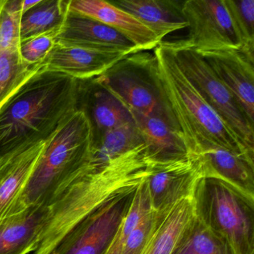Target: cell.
<instances>
[{"mask_svg": "<svg viewBox=\"0 0 254 254\" xmlns=\"http://www.w3.org/2000/svg\"><path fill=\"white\" fill-rule=\"evenodd\" d=\"M199 53L234 96L250 123L254 126V59L240 50Z\"/></svg>", "mask_w": 254, "mask_h": 254, "instance_id": "11", "label": "cell"}, {"mask_svg": "<svg viewBox=\"0 0 254 254\" xmlns=\"http://www.w3.org/2000/svg\"><path fill=\"white\" fill-rule=\"evenodd\" d=\"M203 178L206 176L200 156L156 161L152 173L146 181L153 210L157 212L192 195Z\"/></svg>", "mask_w": 254, "mask_h": 254, "instance_id": "10", "label": "cell"}, {"mask_svg": "<svg viewBox=\"0 0 254 254\" xmlns=\"http://www.w3.org/2000/svg\"><path fill=\"white\" fill-rule=\"evenodd\" d=\"M93 79L128 111L160 116L178 126L163 90L154 53L143 51L126 56Z\"/></svg>", "mask_w": 254, "mask_h": 254, "instance_id": "5", "label": "cell"}, {"mask_svg": "<svg viewBox=\"0 0 254 254\" xmlns=\"http://www.w3.org/2000/svg\"><path fill=\"white\" fill-rule=\"evenodd\" d=\"M206 178L225 183L254 203V163L218 146L204 148L200 154Z\"/></svg>", "mask_w": 254, "mask_h": 254, "instance_id": "18", "label": "cell"}, {"mask_svg": "<svg viewBox=\"0 0 254 254\" xmlns=\"http://www.w3.org/2000/svg\"><path fill=\"white\" fill-rule=\"evenodd\" d=\"M77 111H82L88 119L93 141L133 122L128 109L94 79L78 81Z\"/></svg>", "mask_w": 254, "mask_h": 254, "instance_id": "15", "label": "cell"}, {"mask_svg": "<svg viewBox=\"0 0 254 254\" xmlns=\"http://www.w3.org/2000/svg\"><path fill=\"white\" fill-rule=\"evenodd\" d=\"M155 160L145 143L103 164L90 160L59 186L34 254H50L79 223L116 197L133 192L149 178Z\"/></svg>", "mask_w": 254, "mask_h": 254, "instance_id": "1", "label": "cell"}, {"mask_svg": "<svg viewBox=\"0 0 254 254\" xmlns=\"http://www.w3.org/2000/svg\"><path fill=\"white\" fill-rule=\"evenodd\" d=\"M121 250L122 245L118 242H116L114 239L105 254H121Z\"/></svg>", "mask_w": 254, "mask_h": 254, "instance_id": "31", "label": "cell"}, {"mask_svg": "<svg viewBox=\"0 0 254 254\" xmlns=\"http://www.w3.org/2000/svg\"><path fill=\"white\" fill-rule=\"evenodd\" d=\"M139 20L153 32L159 41L169 34L187 28L180 1L119 0L111 2Z\"/></svg>", "mask_w": 254, "mask_h": 254, "instance_id": "21", "label": "cell"}, {"mask_svg": "<svg viewBox=\"0 0 254 254\" xmlns=\"http://www.w3.org/2000/svg\"><path fill=\"white\" fill-rule=\"evenodd\" d=\"M160 80L189 155L218 146L254 163L250 152L230 131L214 110L180 69L172 50L162 42L154 50Z\"/></svg>", "mask_w": 254, "mask_h": 254, "instance_id": "3", "label": "cell"}, {"mask_svg": "<svg viewBox=\"0 0 254 254\" xmlns=\"http://www.w3.org/2000/svg\"><path fill=\"white\" fill-rule=\"evenodd\" d=\"M68 10L94 19L131 41L141 52H149L161 41L133 16L104 0H69Z\"/></svg>", "mask_w": 254, "mask_h": 254, "instance_id": "16", "label": "cell"}, {"mask_svg": "<svg viewBox=\"0 0 254 254\" xmlns=\"http://www.w3.org/2000/svg\"><path fill=\"white\" fill-rule=\"evenodd\" d=\"M150 156L155 161L183 158L189 155L177 125L164 117L129 111Z\"/></svg>", "mask_w": 254, "mask_h": 254, "instance_id": "19", "label": "cell"}, {"mask_svg": "<svg viewBox=\"0 0 254 254\" xmlns=\"http://www.w3.org/2000/svg\"><path fill=\"white\" fill-rule=\"evenodd\" d=\"M134 191L116 197L74 227L50 254H105L126 215Z\"/></svg>", "mask_w": 254, "mask_h": 254, "instance_id": "9", "label": "cell"}, {"mask_svg": "<svg viewBox=\"0 0 254 254\" xmlns=\"http://www.w3.org/2000/svg\"><path fill=\"white\" fill-rule=\"evenodd\" d=\"M197 214L232 254H254V203L225 183L203 178L195 191Z\"/></svg>", "mask_w": 254, "mask_h": 254, "instance_id": "6", "label": "cell"}, {"mask_svg": "<svg viewBox=\"0 0 254 254\" xmlns=\"http://www.w3.org/2000/svg\"><path fill=\"white\" fill-rule=\"evenodd\" d=\"M55 34H45L21 41L19 47L21 59L29 64H41L56 44Z\"/></svg>", "mask_w": 254, "mask_h": 254, "instance_id": "29", "label": "cell"}, {"mask_svg": "<svg viewBox=\"0 0 254 254\" xmlns=\"http://www.w3.org/2000/svg\"><path fill=\"white\" fill-rule=\"evenodd\" d=\"M56 42L104 51H121L127 54L141 52L131 41L107 25L68 10Z\"/></svg>", "mask_w": 254, "mask_h": 254, "instance_id": "14", "label": "cell"}, {"mask_svg": "<svg viewBox=\"0 0 254 254\" xmlns=\"http://www.w3.org/2000/svg\"><path fill=\"white\" fill-rule=\"evenodd\" d=\"M147 179L139 184L133 193L128 209L122 221L114 239L123 246L125 239L129 233L151 212L149 194L146 184Z\"/></svg>", "mask_w": 254, "mask_h": 254, "instance_id": "27", "label": "cell"}, {"mask_svg": "<svg viewBox=\"0 0 254 254\" xmlns=\"http://www.w3.org/2000/svg\"><path fill=\"white\" fill-rule=\"evenodd\" d=\"M92 150L90 122L82 111H75L46 141L29 181L7 215L47 204L59 185L91 160Z\"/></svg>", "mask_w": 254, "mask_h": 254, "instance_id": "4", "label": "cell"}, {"mask_svg": "<svg viewBox=\"0 0 254 254\" xmlns=\"http://www.w3.org/2000/svg\"><path fill=\"white\" fill-rule=\"evenodd\" d=\"M45 144L29 145L0 162V220L8 215L26 187Z\"/></svg>", "mask_w": 254, "mask_h": 254, "instance_id": "20", "label": "cell"}, {"mask_svg": "<svg viewBox=\"0 0 254 254\" xmlns=\"http://www.w3.org/2000/svg\"><path fill=\"white\" fill-rule=\"evenodd\" d=\"M195 193L154 212V221L139 254H172L197 218Z\"/></svg>", "mask_w": 254, "mask_h": 254, "instance_id": "13", "label": "cell"}, {"mask_svg": "<svg viewBox=\"0 0 254 254\" xmlns=\"http://www.w3.org/2000/svg\"><path fill=\"white\" fill-rule=\"evenodd\" d=\"M182 12L189 29L187 47L198 53L240 50L224 0H188Z\"/></svg>", "mask_w": 254, "mask_h": 254, "instance_id": "8", "label": "cell"}, {"mask_svg": "<svg viewBox=\"0 0 254 254\" xmlns=\"http://www.w3.org/2000/svg\"><path fill=\"white\" fill-rule=\"evenodd\" d=\"M48 213V206L42 203L28 206L0 220V254L35 252Z\"/></svg>", "mask_w": 254, "mask_h": 254, "instance_id": "17", "label": "cell"}, {"mask_svg": "<svg viewBox=\"0 0 254 254\" xmlns=\"http://www.w3.org/2000/svg\"><path fill=\"white\" fill-rule=\"evenodd\" d=\"M21 14L7 8L4 0H0V52L20 47Z\"/></svg>", "mask_w": 254, "mask_h": 254, "instance_id": "28", "label": "cell"}, {"mask_svg": "<svg viewBox=\"0 0 254 254\" xmlns=\"http://www.w3.org/2000/svg\"><path fill=\"white\" fill-rule=\"evenodd\" d=\"M78 81L40 69L0 108V162L46 142L77 111Z\"/></svg>", "mask_w": 254, "mask_h": 254, "instance_id": "2", "label": "cell"}, {"mask_svg": "<svg viewBox=\"0 0 254 254\" xmlns=\"http://www.w3.org/2000/svg\"><path fill=\"white\" fill-rule=\"evenodd\" d=\"M41 68L23 62L19 48L0 52V108Z\"/></svg>", "mask_w": 254, "mask_h": 254, "instance_id": "23", "label": "cell"}, {"mask_svg": "<svg viewBox=\"0 0 254 254\" xmlns=\"http://www.w3.org/2000/svg\"><path fill=\"white\" fill-rule=\"evenodd\" d=\"M154 211L147 215L127 236L122 246L121 254H139L154 221Z\"/></svg>", "mask_w": 254, "mask_h": 254, "instance_id": "30", "label": "cell"}, {"mask_svg": "<svg viewBox=\"0 0 254 254\" xmlns=\"http://www.w3.org/2000/svg\"><path fill=\"white\" fill-rule=\"evenodd\" d=\"M143 143L139 130L132 122L110 130L97 140L93 141L92 160L103 164Z\"/></svg>", "mask_w": 254, "mask_h": 254, "instance_id": "24", "label": "cell"}, {"mask_svg": "<svg viewBox=\"0 0 254 254\" xmlns=\"http://www.w3.org/2000/svg\"><path fill=\"white\" fill-rule=\"evenodd\" d=\"M172 254H232L224 240L217 236L197 214L188 231Z\"/></svg>", "mask_w": 254, "mask_h": 254, "instance_id": "25", "label": "cell"}, {"mask_svg": "<svg viewBox=\"0 0 254 254\" xmlns=\"http://www.w3.org/2000/svg\"><path fill=\"white\" fill-rule=\"evenodd\" d=\"M175 60L206 103L214 110L238 140L254 154V128L228 89L220 81L203 56L182 41L164 42Z\"/></svg>", "mask_w": 254, "mask_h": 254, "instance_id": "7", "label": "cell"}, {"mask_svg": "<svg viewBox=\"0 0 254 254\" xmlns=\"http://www.w3.org/2000/svg\"><path fill=\"white\" fill-rule=\"evenodd\" d=\"M128 55L125 52L104 51L56 42L41 65L44 70L86 81L100 76Z\"/></svg>", "mask_w": 254, "mask_h": 254, "instance_id": "12", "label": "cell"}, {"mask_svg": "<svg viewBox=\"0 0 254 254\" xmlns=\"http://www.w3.org/2000/svg\"><path fill=\"white\" fill-rule=\"evenodd\" d=\"M241 51L254 59V0H224Z\"/></svg>", "mask_w": 254, "mask_h": 254, "instance_id": "26", "label": "cell"}, {"mask_svg": "<svg viewBox=\"0 0 254 254\" xmlns=\"http://www.w3.org/2000/svg\"><path fill=\"white\" fill-rule=\"evenodd\" d=\"M39 0L37 1H31V0H22V13L26 12L28 10L36 5Z\"/></svg>", "mask_w": 254, "mask_h": 254, "instance_id": "32", "label": "cell"}, {"mask_svg": "<svg viewBox=\"0 0 254 254\" xmlns=\"http://www.w3.org/2000/svg\"><path fill=\"white\" fill-rule=\"evenodd\" d=\"M69 0H39L20 17V42L45 34L57 35L68 11Z\"/></svg>", "mask_w": 254, "mask_h": 254, "instance_id": "22", "label": "cell"}]
</instances>
